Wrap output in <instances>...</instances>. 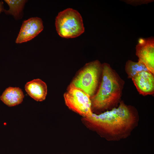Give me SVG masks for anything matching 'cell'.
<instances>
[{"mask_svg":"<svg viewBox=\"0 0 154 154\" xmlns=\"http://www.w3.org/2000/svg\"><path fill=\"white\" fill-rule=\"evenodd\" d=\"M136 54L138 58V61L143 63L148 70L154 74V38H140L136 46Z\"/></svg>","mask_w":154,"mask_h":154,"instance_id":"cell-6","label":"cell"},{"mask_svg":"<svg viewBox=\"0 0 154 154\" xmlns=\"http://www.w3.org/2000/svg\"><path fill=\"white\" fill-rule=\"evenodd\" d=\"M25 89L30 97L37 101L44 100L47 94L46 84L39 79L27 82L25 85Z\"/></svg>","mask_w":154,"mask_h":154,"instance_id":"cell-9","label":"cell"},{"mask_svg":"<svg viewBox=\"0 0 154 154\" xmlns=\"http://www.w3.org/2000/svg\"><path fill=\"white\" fill-rule=\"evenodd\" d=\"M66 106L70 110L82 117H89L93 113L90 97L72 83L64 95Z\"/></svg>","mask_w":154,"mask_h":154,"instance_id":"cell-5","label":"cell"},{"mask_svg":"<svg viewBox=\"0 0 154 154\" xmlns=\"http://www.w3.org/2000/svg\"><path fill=\"white\" fill-rule=\"evenodd\" d=\"M102 65L97 60L87 64L75 78L72 84L90 98L96 90Z\"/></svg>","mask_w":154,"mask_h":154,"instance_id":"cell-4","label":"cell"},{"mask_svg":"<svg viewBox=\"0 0 154 154\" xmlns=\"http://www.w3.org/2000/svg\"><path fill=\"white\" fill-rule=\"evenodd\" d=\"M132 79L140 94L145 96L154 93V74L149 71L140 72Z\"/></svg>","mask_w":154,"mask_h":154,"instance_id":"cell-8","label":"cell"},{"mask_svg":"<svg viewBox=\"0 0 154 154\" xmlns=\"http://www.w3.org/2000/svg\"><path fill=\"white\" fill-rule=\"evenodd\" d=\"M42 19L38 17H32L24 21L16 40L17 43L30 40L37 36L43 30Z\"/></svg>","mask_w":154,"mask_h":154,"instance_id":"cell-7","label":"cell"},{"mask_svg":"<svg viewBox=\"0 0 154 154\" xmlns=\"http://www.w3.org/2000/svg\"><path fill=\"white\" fill-rule=\"evenodd\" d=\"M24 96L22 90L19 88L9 87L3 92L0 99L5 104L12 107L21 103Z\"/></svg>","mask_w":154,"mask_h":154,"instance_id":"cell-10","label":"cell"},{"mask_svg":"<svg viewBox=\"0 0 154 154\" xmlns=\"http://www.w3.org/2000/svg\"><path fill=\"white\" fill-rule=\"evenodd\" d=\"M102 72L99 89L90 98L92 111L96 114L117 107L120 102L124 84L123 81L109 64H102Z\"/></svg>","mask_w":154,"mask_h":154,"instance_id":"cell-2","label":"cell"},{"mask_svg":"<svg viewBox=\"0 0 154 154\" xmlns=\"http://www.w3.org/2000/svg\"><path fill=\"white\" fill-rule=\"evenodd\" d=\"M9 7L8 10H4L5 13L13 15L16 19H20L22 15L23 9L26 0H5Z\"/></svg>","mask_w":154,"mask_h":154,"instance_id":"cell-11","label":"cell"},{"mask_svg":"<svg viewBox=\"0 0 154 154\" xmlns=\"http://www.w3.org/2000/svg\"><path fill=\"white\" fill-rule=\"evenodd\" d=\"M125 70L128 77L132 79L138 73L148 70L145 65L140 61L136 62L128 60L125 64Z\"/></svg>","mask_w":154,"mask_h":154,"instance_id":"cell-12","label":"cell"},{"mask_svg":"<svg viewBox=\"0 0 154 154\" xmlns=\"http://www.w3.org/2000/svg\"><path fill=\"white\" fill-rule=\"evenodd\" d=\"M4 9L3 6V3L2 1H0V13L4 11Z\"/></svg>","mask_w":154,"mask_h":154,"instance_id":"cell-13","label":"cell"},{"mask_svg":"<svg viewBox=\"0 0 154 154\" xmlns=\"http://www.w3.org/2000/svg\"><path fill=\"white\" fill-rule=\"evenodd\" d=\"M55 25L58 34L64 38H75L84 31L80 14L78 11L71 8H67L58 13Z\"/></svg>","mask_w":154,"mask_h":154,"instance_id":"cell-3","label":"cell"},{"mask_svg":"<svg viewBox=\"0 0 154 154\" xmlns=\"http://www.w3.org/2000/svg\"><path fill=\"white\" fill-rule=\"evenodd\" d=\"M137 110L121 101L118 107L99 114L82 117V122L90 130L109 141H118L129 136L137 125Z\"/></svg>","mask_w":154,"mask_h":154,"instance_id":"cell-1","label":"cell"}]
</instances>
